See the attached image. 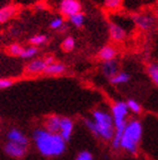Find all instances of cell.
<instances>
[{"label": "cell", "mask_w": 158, "mask_h": 160, "mask_svg": "<svg viewBox=\"0 0 158 160\" xmlns=\"http://www.w3.org/2000/svg\"><path fill=\"white\" fill-rule=\"evenodd\" d=\"M34 143L40 153L44 157H59L66 151V141L59 134L48 132L45 128L35 129L33 135Z\"/></svg>", "instance_id": "6da1fadb"}, {"label": "cell", "mask_w": 158, "mask_h": 160, "mask_svg": "<svg viewBox=\"0 0 158 160\" xmlns=\"http://www.w3.org/2000/svg\"><path fill=\"white\" fill-rule=\"evenodd\" d=\"M87 128L97 138H102L105 141H111L114 134V123L112 116L107 111L97 109L93 112L91 119H86Z\"/></svg>", "instance_id": "7a4b0ae2"}, {"label": "cell", "mask_w": 158, "mask_h": 160, "mask_svg": "<svg viewBox=\"0 0 158 160\" xmlns=\"http://www.w3.org/2000/svg\"><path fill=\"white\" fill-rule=\"evenodd\" d=\"M142 138V125L139 120H131L125 124L123 135H122L120 148L128 151L129 153H136L138 145Z\"/></svg>", "instance_id": "3957f363"}, {"label": "cell", "mask_w": 158, "mask_h": 160, "mask_svg": "<svg viewBox=\"0 0 158 160\" xmlns=\"http://www.w3.org/2000/svg\"><path fill=\"white\" fill-rule=\"evenodd\" d=\"M129 114V109L127 103L123 101H116L112 106V119L114 123V127L121 126L127 124V117Z\"/></svg>", "instance_id": "277c9868"}, {"label": "cell", "mask_w": 158, "mask_h": 160, "mask_svg": "<svg viewBox=\"0 0 158 160\" xmlns=\"http://www.w3.org/2000/svg\"><path fill=\"white\" fill-rule=\"evenodd\" d=\"M60 12L63 16L70 17L81 12V3L78 0H62L60 2Z\"/></svg>", "instance_id": "5b68a950"}, {"label": "cell", "mask_w": 158, "mask_h": 160, "mask_svg": "<svg viewBox=\"0 0 158 160\" xmlns=\"http://www.w3.org/2000/svg\"><path fill=\"white\" fill-rule=\"evenodd\" d=\"M5 152L9 157L21 159V158L25 157V154L27 152V147H23V145L16 144L12 142H7V144L5 145Z\"/></svg>", "instance_id": "8992f818"}, {"label": "cell", "mask_w": 158, "mask_h": 160, "mask_svg": "<svg viewBox=\"0 0 158 160\" xmlns=\"http://www.w3.org/2000/svg\"><path fill=\"white\" fill-rule=\"evenodd\" d=\"M73 132V122L68 117H61L60 128H59V135L63 139V141L68 142L71 139Z\"/></svg>", "instance_id": "52a82bcc"}, {"label": "cell", "mask_w": 158, "mask_h": 160, "mask_svg": "<svg viewBox=\"0 0 158 160\" xmlns=\"http://www.w3.org/2000/svg\"><path fill=\"white\" fill-rule=\"evenodd\" d=\"M7 139H8V142H12V143H16V144H21L23 147H27L28 145L27 136L17 128L10 129L9 132H8V134H7Z\"/></svg>", "instance_id": "ba28073f"}, {"label": "cell", "mask_w": 158, "mask_h": 160, "mask_svg": "<svg viewBox=\"0 0 158 160\" xmlns=\"http://www.w3.org/2000/svg\"><path fill=\"white\" fill-rule=\"evenodd\" d=\"M45 67H46V64L43 59H35V60H32L26 66L25 72L30 75H36L40 74V73H44Z\"/></svg>", "instance_id": "9c48e42d"}, {"label": "cell", "mask_w": 158, "mask_h": 160, "mask_svg": "<svg viewBox=\"0 0 158 160\" xmlns=\"http://www.w3.org/2000/svg\"><path fill=\"white\" fill-rule=\"evenodd\" d=\"M133 19H134V22H136V24H137L140 28H142V30H149V28H151L152 26H154V23H155L154 18L148 15H134Z\"/></svg>", "instance_id": "30bf717a"}, {"label": "cell", "mask_w": 158, "mask_h": 160, "mask_svg": "<svg viewBox=\"0 0 158 160\" xmlns=\"http://www.w3.org/2000/svg\"><path fill=\"white\" fill-rule=\"evenodd\" d=\"M118 64L113 59V60H107V62H104L102 64V72L103 74L105 75L109 78H112L115 74H118Z\"/></svg>", "instance_id": "8fae6325"}, {"label": "cell", "mask_w": 158, "mask_h": 160, "mask_svg": "<svg viewBox=\"0 0 158 160\" xmlns=\"http://www.w3.org/2000/svg\"><path fill=\"white\" fill-rule=\"evenodd\" d=\"M60 120H61V117H59L57 115H52V116L48 117V120H46V123H45V129L50 133L59 134Z\"/></svg>", "instance_id": "7c38bea8"}, {"label": "cell", "mask_w": 158, "mask_h": 160, "mask_svg": "<svg viewBox=\"0 0 158 160\" xmlns=\"http://www.w3.org/2000/svg\"><path fill=\"white\" fill-rule=\"evenodd\" d=\"M109 37L115 41L124 40L125 35H127V34H125V31L121 28V26H118V25H116V24H113V23L112 24H109Z\"/></svg>", "instance_id": "4fadbf2b"}, {"label": "cell", "mask_w": 158, "mask_h": 160, "mask_svg": "<svg viewBox=\"0 0 158 160\" xmlns=\"http://www.w3.org/2000/svg\"><path fill=\"white\" fill-rule=\"evenodd\" d=\"M116 56V50L114 47L112 46H105L103 47L102 49L100 50L98 52V57H100L102 60L104 62H107V60H113Z\"/></svg>", "instance_id": "5bb4252c"}, {"label": "cell", "mask_w": 158, "mask_h": 160, "mask_svg": "<svg viewBox=\"0 0 158 160\" xmlns=\"http://www.w3.org/2000/svg\"><path fill=\"white\" fill-rule=\"evenodd\" d=\"M66 72V66L60 62H53L51 65H48L44 69V73L48 75H60Z\"/></svg>", "instance_id": "9a60e30c"}, {"label": "cell", "mask_w": 158, "mask_h": 160, "mask_svg": "<svg viewBox=\"0 0 158 160\" xmlns=\"http://www.w3.org/2000/svg\"><path fill=\"white\" fill-rule=\"evenodd\" d=\"M16 8L14 6H6L0 9V23H6L15 14Z\"/></svg>", "instance_id": "2e32d148"}, {"label": "cell", "mask_w": 158, "mask_h": 160, "mask_svg": "<svg viewBox=\"0 0 158 160\" xmlns=\"http://www.w3.org/2000/svg\"><path fill=\"white\" fill-rule=\"evenodd\" d=\"M129 80H130V75L128 73H124V72H118V74H115L112 78H109V82L112 84H115V85H118V84H124L128 83Z\"/></svg>", "instance_id": "e0dca14e"}, {"label": "cell", "mask_w": 158, "mask_h": 160, "mask_svg": "<svg viewBox=\"0 0 158 160\" xmlns=\"http://www.w3.org/2000/svg\"><path fill=\"white\" fill-rule=\"evenodd\" d=\"M75 46H76V42H75V39L72 37H67L62 41V44H61L63 51H66V52L72 51L75 49Z\"/></svg>", "instance_id": "ac0fdd59"}, {"label": "cell", "mask_w": 158, "mask_h": 160, "mask_svg": "<svg viewBox=\"0 0 158 160\" xmlns=\"http://www.w3.org/2000/svg\"><path fill=\"white\" fill-rule=\"evenodd\" d=\"M70 22H71L76 28H81L82 25H84V22H85V15H84L81 12H77L75 15L70 16Z\"/></svg>", "instance_id": "d6986e66"}, {"label": "cell", "mask_w": 158, "mask_h": 160, "mask_svg": "<svg viewBox=\"0 0 158 160\" xmlns=\"http://www.w3.org/2000/svg\"><path fill=\"white\" fill-rule=\"evenodd\" d=\"M148 74L151 78V81L157 85L158 84V66L157 64H151L149 65L148 67Z\"/></svg>", "instance_id": "ffe728a7"}, {"label": "cell", "mask_w": 158, "mask_h": 160, "mask_svg": "<svg viewBox=\"0 0 158 160\" xmlns=\"http://www.w3.org/2000/svg\"><path fill=\"white\" fill-rule=\"evenodd\" d=\"M125 103L128 106L129 110H131L132 112H134V114H140V112H141V106H140L139 102L133 100V99H129Z\"/></svg>", "instance_id": "44dd1931"}, {"label": "cell", "mask_w": 158, "mask_h": 160, "mask_svg": "<svg viewBox=\"0 0 158 160\" xmlns=\"http://www.w3.org/2000/svg\"><path fill=\"white\" fill-rule=\"evenodd\" d=\"M36 53H37L36 47H30V48H27V49L23 50L21 57V58H24V59H30V58H33Z\"/></svg>", "instance_id": "7402d4cb"}, {"label": "cell", "mask_w": 158, "mask_h": 160, "mask_svg": "<svg viewBox=\"0 0 158 160\" xmlns=\"http://www.w3.org/2000/svg\"><path fill=\"white\" fill-rule=\"evenodd\" d=\"M48 40V38H46V35H44V34H39V35H34V37H32L30 39V42L34 46H40V44H43V43L45 42V41Z\"/></svg>", "instance_id": "603a6c76"}, {"label": "cell", "mask_w": 158, "mask_h": 160, "mask_svg": "<svg viewBox=\"0 0 158 160\" xmlns=\"http://www.w3.org/2000/svg\"><path fill=\"white\" fill-rule=\"evenodd\" d=\"M23 50H24L23 47L17 44V43H14V44H12V46L8 48V52L12 56H18V57H21Z\"/></svg>", "instance_id": "cb8c5ba5"}, {"label": "cell", "mask_w": 158, "mask_h": 160, "mask_svg": "<svg viewBox=\"0 0 158 160\" xmlns=\"http://www.w3.org/2000/svg\"><path fill=\"white\" fill-rule=\"evenodd\" d=\"M122 0H105L104 5L107 9H118L121 7Z\"/></svg>", "instance_id": "d4e9b609"}, {"label": "cell", "mask_w": 158, "mask_h": 160, "mask_svg": "<svg viewBox=\"0 0 158 160\" xmlns=\"http://www.w3.org/2000/svg\"><path fill=\"white\" fill-rule=\"evenodd\" d=\"M76 160H94V158H93V154L89 151H81L78 154Z\"/></svg>", "instance_id": "484cf974"}, {"label": "cell", "mask_w": 158, "mask_h": 160, "mask_svg": "<svg viewBox=\"0 0 158 160\" xmlns=\"http://www.w3.org/2000/svg\"><path fill=\"white\" fill-rule=\"evenodd\" d=\"M12 80L9 78H0V90H5V89H8L10 86L12 85Z\"/></svg>", "instance_id": "4316f807"}, {"label": "cell", "mask_w": 158, "mask_h": 160, "mask_svg": "<svg viewBox=\"0 0 158 160\" xmlns=\"http://www.w3.org/2000/svg\"><path fill=\"white\" fill-rule=\"evenodd\" d=\"M62 24H63V19L60 18V17H57V18H54L51 22L50 28H53V30H55V28H60L61 26H62Z\"/></svg>", "instance_id": "83f0119b"}, {"label": "cell", "mask_w": 158, "mask_h": 160, "mask_svg": "<svg viewBox=\"0 0 158 160\" xmlns=\"http://www.w3.org/2000/svg\"><path fill=\"white\" fill-rule=\"evenodd\" d=\"M44 62H45V64H46V66L48 65H51V64H53V62H54V58L52 57V56H49V57H46L45 59H43Z\"/></svg>", "instance_id": "f1b7e54d"}]
</instances>
